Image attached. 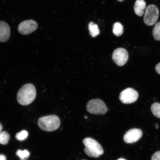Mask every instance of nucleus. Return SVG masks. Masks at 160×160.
<instances>
[{
  "instance_id": "obj_1",
  "label": "nucleus",
  "mask_w": 160,
  "mask_h": 160,
  "mask_svg": "<svg viewBox=\"0 0 160 160\" xmlns=\"http://www.w3.org/2000/svg\"><path fill=\"white\" fill-rule=\"evenodd\" d=\"M37 92L35 86L31 83L26 84L19 89L17 93L18 102L22 106H27L35 99Z\"/></svg>"
},
{
  "instance_id": "obj_2",
  "label": "nucleus",
  "mask_w": 160,
  "mask_h": 160,
  "mask_svg": "<svg viewBox=\"0 0 160 160\" xmlns=\"http://www.w3.org/2000/svg\"><path fill=\"white\" fill-rule=\"evenodd\" d=\"M85 146L84 152L89 157L98 158L103 154L104 151L102 147L98 142L91 138H87L83 141Z\"/></svg>"
},
{
  "instance_id": "obj_3",
  "label": "nucleus",
  "mask_w": 160,
  "mask_h": 160,
  "mask_svg": "<svg viewBox=\"0 0 160 160\" xmlns=\"http://www.w3.org/2000/svg\"><path fill=\"white\" fill-rule=\"evenodd\" d=\"M60 124L59 118L55 115L42 117L38 121V124L40 128L47 132L55 131L59 127Z\"/></svg>"
},
{
  "instance_id": "obj_4",
  "label": "nucleus",
  "mask_w": 160,
  "mask_h": 160,
  "mask_svg": "<svg viewBox=\"0 0 160 160\" xmlns=\"http://www.w3.org/2000/svg\"><path fill=\"white\" fill-rule=\"evenodd\" d=\"M87 109L89 112L95 115L105 114L108 110L105 103L99 99L90 101L87 104Z\"/></svg>"
},
{
  "instance_id": "obj_5",
  "label": "nucleus",
  "mask_w": 160,
  "mask_h": 160,
  "mask_svg": "<svg viewBox=\"0 0 160 160\" xmlns=\"http://www.w3.org/2000/svg\"><path fill=\"white\" fill-rule=\"evenodd\" d=\"M159 15V10L155 5H150L146 9L143 20L146 25L151 26L157 22Z\"/></svg>"
},
{
  "instance_id": "obj_6",
  "label": "nucleus",
  "mask_w": 160,
  "mask_h": 160,
  "mask_svg": "<svg viewBox=\"0 0 160 160\" xmlns=\"http://www.w3.org/2000/svg\"><path fill=\"white\" fill-rule=\"evenodd\" d=\"M138 97L139 94L137 91L131 88H128L120 93L119 98L124 104H131L137 101Z\"/></svg>"
},
{
  "instance_id": "obj_7",
  "label": "nucleus",
  "mask_w": 160,
  "mask_h": 160,
  "mask_svg": "<svg viewBox=\"0 0 160 160\" xmlns=\"http://www.w3.org/2000/svg\"><path fill=\"white\" fill-rule=\"evenodd\" d=\"M112 58L114 62L118 66H123L129 59V54L127 50L123 48H118L114 51Z\"/></svg>"
},
{
  "instance_id": "obj_8",
  "label": "nucleus",
  "mask_w": 160,
  "mask_h": 160,
  "mask_svg": "<svg viewBox=\"0 0 160 160\" xmlns=\"http://www.w3.org/2000/svg\"><path fill=\"white\" fill-rule=\"evenodd\" d=\"M38 23L33 20H28L22 22L18 27V31L22 35L29 34L37 30Z\"/></svg>"
},
{
  "instance_id": "obj_9",
  "label": "nucleus",
  "mask_w": 160,
  "mask_h": 160,
  "mask_svg": "<svg viewBox=\"0 0 160 160\" xmlns=\"http://www.w3.org/2000/svg\"><path fill=\"white\" fill-rule=\"evenodd\" d=\"M142 134V131L141 129L136 128L130 129L124 135V141L127 143H135L141 138Z\"/></svg>"
},
{
  "instance_id": "obj_10",
  "label": "nucleus",
  "mask_w": 160,
  "mask_h": 160,
  "mask_svg": "<svg viewBox=\"0 0 160 160\" xmlns=\"http://www.w3.org/2000/svg\"><path fill=\"white\" fill-rule=\"evenodd\" d=\"M11 30L9 26L5 22L0 21V42H5L9 40Z\"/></svg>"
},
{
  "instance_id": "obj_11",
  "label": "nucleus",
  "mask_w": 160,
  "mask_h": 160,
  "mask_svg": "<svg viewBox=\"0 0 160 160\" xmlns=\"http://www.w3.org/2000/svg\"><path fill=\"white\" fill-rule=\"evenodd\" d=\"M146 7V3L144 0H137L134 7L136 14L139 17H141L144 13Z\"/></svg>"
},
{
  "instance_id": "obj_12",
  "label": "nucleus",
  "mask_w": 160,
  "mask_h": 160,
  "mask_svg": "<svg viewBox=\"0 0 160 160\" xmlns=\"http://www.w3.org/2000/svg\"><path fill=\"white\" fill-rule=\"evenodd\" d=\"M88 28L90 35L95 38L100 33V31L98 26L93 22H90L88 25Z\"/></svg>"
},
{
  "instance_id": "obj_13",
  "label": "nucleus",
  "mask_w": 160,
  "mask_h": 160,
  "mask_svg": "<svg viewBox=\"0 0 160 160\" xmlns=\"http://www.w3.org/2000/svg\"><path fill=\"white\" fill-rule=\"evenodd\" d=\"M113 32L115 35L120 37L123 32V26L119 22L115 23L113 25Z\"/></svg>"
},
{
  "instance_id": "obj_14",
  "label": "nucleus",
  "mask_w": 160,
  "mask_h": 160,
  "mask_svg": "<svg viewBox=\"0 0 160 160\" xmlns=\"http://www.w3.org/2000/svg\"><path fill=\"white\" fill-rule=\"evenodd\" d=\"M10 135L7 132L3 131L0 133V144L6 145L8 143Z\"/></svg>"
},
{
  "instance_id": "obj_15",
  "label": "nucleus",
  "mask_w": 160,
  "mask_h": 160,
  "mask_svg": "<svg viewBox=\"0 0 160 160\" xmlns=\"http://www.w3.org/2000/svg\"><path fill=\"white\" fill-rule=\"evenodd\" d=\"M151 110L152 113L155 117L160 118V103H153L151 106Z\"/></svg>"
},
{
  "instance_id": "obj_16",
  "label": "nucleus",
  "mask_w": 160,
  "mask_h": 160,
  "mask_svg": "<svg viewBox=\"0 0 160 160\" xmlns=\"http://www.w3.org/2000/svg\"><path fill=\"white\" fill-rule=\"evenodd\" d=\"M153 35L155 40L160 41V22L156 24L153 28Z\"/></svg>"
},
{
  "instance_id": "obj_17",
  "label": "nucleus",
  "mask_w": 160,
  "mask_h": 160,
  "mask_svg": "<svg viewBox=\"0 0 160 160\" xmlns=\"http://www.w3.org/2000/svg\"><path fill=\"white\" fill-rule=\"evenodd\" d=\"M16 155L20 159L23 160L28 158L30 156V153L28 150L25 149L22 151L18 150L16 152Z\"/></svg>"
},
{
  "instance_id": "obj_18",
  "label": "nucleus",
  "mask_w": 160,
  "mask_h": 160,
  "mask_svg": "<svg viewBox=\"0 0 160 160\" xmlns=\"http://www.w3.org/2000/svg\"><path fill=\"white\" fill-rule=\"evenodd\" d=\"M28 136V132L25 130H23L16 134L15 138L18 141H22L27 139Z\"/></svg>"
},
{
  "instance_id": "obj_19",
  "label": "nucleus",
  "mask_w": 160,
  "mask_h": 160,
  "mask_svg": "<svg viewBox=\"0 0 160 160\" xmlns=\"http://www.w3.org/2000/svg\"><path fill=\"white\" fill-rule=\"evenodd\" d=\"M151 160H160V151L156 152L152 156Z\"/></svg>"
},
{
  "instance_id": "obj_20",
  "label": "nucleus",
  "mask_w": 160,
  "mask_h": 160,
  "mask_svg": "<svg viewBox=\"0 0 160 160\" xmlns=\"http://www.w3.org/2000/svg\"><path fill=\"white\" fill-rule=\"evenodd\" d=\"M155 70L157 73L160 75V63H158V64L156 66Z\"/></svg>"
},
{
  "instance_id": "obj_21",
  "label": "nucleus",
  "mask_w": 160,
  "mask_h": 160,
  "mask_svg": "<svg viewBox=\"0 0 160 160\" xmlns=\"http://www.w3.org/2000/svg\"><path fill=\"white\" fill-rule=\"evenodd\" d=\"M0 160H7V158L4 155L0 154Z\"/></svg>"
},
{
  "instance_id": "obj_22",
  "label": "nucleus",
  "mask_w": 160,
  "mask_h": 160,
  "mask_svg": "<svg viewBox=\"0 0 160 160\" xmlns=\"http://www.w3.org/2000/svg\"><path fill=\"white\" fill-rule=\"evenodd\" d=\"M3 127L2 126L1 123H0V133L2 132V130Z\"/></svg>"
},
{
  "instance_id": "obj_23",
  "label": "nucleus",
  "mask_w": 160,
  "mask_h": 160,
  "mask_svg": "<svg viewBox=\"0 0 160 160\" xmlns=\"http://www.w3.org/2000/svg\"><path fill=\"white\" fill-rule=\"evenodd\" d=\"M117 160H126L125 159H124L123 158H120V159H118Z\"/></svg>"
},
{
  "instance_id": "obj_24",
  "label": "nucleus",
  "mask_w": 160,
  "mask_h": 160,
  "mask_svg": "<svg viewBox=\"0 0 160 160\" xmlns=\"http://www.w3.org/2000/svg\"><path fill=\"white\" fill-rule=\"evenodd\" d=\"M118 1L119 2H123L124 1V0H118Z\"/></svg>"
},
{
  "instance_id": "obj_25",
  "label": "nucleus",
  "mask_w": 160,
  "mask_h": 160,
  "mask_svg": "<svg viewBox=\"0 0 160 160\" xmlns=\"http://www.w3.org/2000/svg\"><path fill=\"white\" fill-rule=\"evenodd\" d=\"M26 160V159H24V160Z\"/></svg>"
}]
</instances>
